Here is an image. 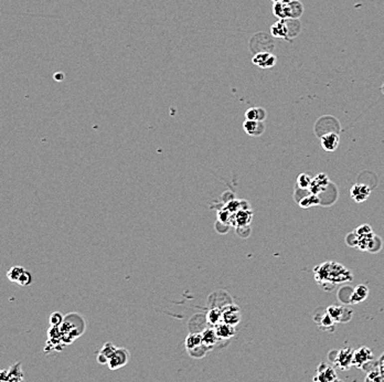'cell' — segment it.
Instances as JSON below:
<instances>
[{
  "mask_svg": "<svg viewBox=\"0 0 384 382\" xmlns=\"http://www.w3.org/2000/svg\"><path fill=\"white\" fill-rule=\"evenodd\" d=\"M316 283L322 291L331 292L337 285H341L353 279L352 272L342 264L335 261H327L314 268Z\"/></svg>",
  "mask_w": 384,
  "mask_h": 382,
  "instance_id": "obj_1",
  "label": "cell"
},
{
  "mask_svg": "<svg viewBox=\"0 0 384 382\" xmlns=\"http://www.w3.org/2000/svg\"><path fill=\"white\" fill-rule=\"evenodd\" d=\"M301 29L300 22L295 19L278 20L270 27V34L275 38L284 39L291 41L299 34Z\"/></svg>",
  "mask_w": 384,
  "mask_h": 382,
  "instance_id": "obj_2",
  "label": "cell"
},
{
  "mask_svg": "<svg viewBox=\"0 0 384 382\" xmlns=\"http://www.w3.org/2000/svg\"><path fill=\"white\" fill-rule=\"evenodd\" d=\"M273 13L278 20H298L304 13V6L299 0H293L290 2H276L273 6Z\"/></svg>",
  "mask_w": 384,
  "mask_h": 382,
  "instance_id": "obj_3",
  "label": "cell"
},
{
  "mask_svg": "<svg viewBox=\"0 0 384 382\" xmlns=\"http://www.w3.org/2000/svg\"><path fill=\"white\" fill-rule=\"evenodd\" d=\"M353 349L351 347H345L339 350H331L328 354V359L335 369L346 371L349 370L352 367V358H353Z\"/></svg>",
  "mask_w": 384,
  "mask_h": 382,
  "instance_id": "obj_4",
  "label": "cell"
},
{
  "mask_svg": "<svg viewBox=\"0 0 384 382\" xmlns=\"http://www.w3.org/2000/svg\"><path fill=\"white\" fill-rule=\"evenodd\" d=\"M376 357L373 355L371 348L363 346L353 353L352 358V367L357 369H361L365 371H369L376 366Z\"/></svg>",
  "mask_w": 384,
  "mask_h": 382,
  "instance_id": "obj_5",
  "label": "cell"
},
{
  "mask_svg": "<svg viewBox=\"0 0 384 382\" xmlns=\"http://www.w3.org/2000/svg\"><path fill=\"white\" fill-rule=\"evenodd\" d=\"M312 318H314L315 323L322 332L334 333L336 330L337 323L330 317V315L327 313V309H324L322 307L316 309Z\"/></svg>",
  "mask_w": 384,
  "mask_h": 382,
  "instance_id": "obj_6",
  "label": "cell"
},
{
  "mask_svg": "<svg viewBox=\"0 0 384 382\" xmlns=\"http://www.w3.org/2000/svg\"><path fill=\"white\" fill-rule=\"evenodd\" d=\"M327 313L330 315V317L335 320L337 324H344L350 322L352 318L353 310L342 305H330L327 307Z\"/></svg>",
  "mask_w": 384,
  "mask_h": 382,
  "instance_id": "obj_7",
  "label": "cell"
},
{
  "mask_svg": "<svg viewBox=\"0 0 384 382\" xmlns=\"http://www.w3.org/2000/svg\"><path fill=\"white\" fill-rule=\"evenodd\" d=\"M252 62L260 69H272L277 63V57L268 51H259L253 57Z\"/></svg>",
  "mask_w": 384,
  "mask_h": 382,
  "instance_id": "obj_8",
  "label": "cell"
},
{
  "mask_svg": "<svg viewBox=\"0 0 384 382\" xmlns=\"http://www.w3.org/2000/svg\"><path fill=\"white\" fill-rule=\"evenodd\" d=\"M337 378V373L334 366L322 363L317 368V374L314 377V382H334Z\"/></svg>",
  "mask_w": 384,
  "mask_h": 382,
  "instance_id": "obj_9",
  "label": "cell"
},
{
  "mask_svg": "<svg viewBox=\"0 0 384 382\" xmlns=\"http://www.w3.org/2000/svg\"><path fill=\"white\" fill-rule=\"evenodd\" d=\"M128 361H129V353H128V350L125 348H120L116 349L107 365H109L110 369L116 370L126 366Z\"/></svg>",
  "mask_w": 384,
  "mask_h": 382,
  "instance_id": "obj_10",
  "label": "cell"
},
{
  "mask_svg": "<svg viewBox=\"0 0 384 382\" xmlns=\"http://www.w3.org/2000/svg\"><path fill=\"white\" fill-rule=\"evenodd\" d=\"M223 322L229 325L237 326L241 322V310L237 305H228L222 312Z\"/></svg>",
  "mask_w": 384,
  "mask_h": 382,
  "instance_id": "obj_11",
  "label": "cell"
},
{
  "mask_svg": "<svg viewBox=\"0 0 384 382\" xmlns=\"http://www.w3.org/2000/svg\"><path fill=\"white\" fill-rule=\"evenodd\" d=\"M328 186H330V180L328 176L326 174H318L315 178H312L308 190L310 191V193H314V195L318 196L320 192L325 191L326 188Z\"/></svg>",
  "mask_w": 384,
  "mask_h": 382,
  "instance_id": "obj_12",
  "label": "cell"
},
{
  "mask_svg": "<svg viewBox=\"0 0 384 382\" xmlns=\"http://www.w3.org/2000/svg\"><path fill=\"white\" fill-rule=\"evenodd\" d=\"M339 135L335 133V131H329V133H326L325 135L321 136L320 144L322 149L328 152H332L339 146Z\"/></svg>",
  "mask_w": 384,
  "mask_h": 382,
  "instance_id": "obj_13",
  "label": "cell"
},
{
  "mask_svg": "<svg viewBox=\"0 0 384 382\" xmlns=\"http://www.w3.org/2000/svg\"><path fill=\"white\" fill-rule=\"evenodd\" d=\"M370 195L371 189L363 183H356L350 189V197L358 203L366 201Z\"/></svg>",
  "mask_w": 384,
  "mask_h": 382,
  "instance_id": "obj_14",
  "label": "cell"
},
{
  "mask_svg": "<svg viewBox=\"0 0 384 382\" xmlns=\"http://www.w3.org/2000/svg\"><path fill=\"white\" fill-rule=\"evenodd\" d=\"M243 129H244L245 133L250 136L259 137L264 134L265 124H264V122L247 120L243 124Z\"/></svg>",
  "mask_w": 384,
  "mask_h": 382,
  "instance_id": "obj_15",
  "label": "cell"
},
{
  "mask_svg": "<svg viewBox=\"0 0 384 382\" xmlns=\"http://www.w3.org/2000/svg\"><path fill=\"white\" fill-rule=\"evenodd\" d=\"M368 296H369V288L366 286V285L363 284L358 285L357 287L352 289L351 296L349 299V305L360 304L363 302V300H366Z\"/></svg>",
  "mask_w": 384,
  "mask_h": 382,
  "instance_id": "obj_16",
  "label": "cell"
},
{
  "mask_svg": "<svg viewBox=\"0 0 384 382\" xmlns=\"http://www.w3.org/2000/svg\"><path fill=\"white\" fill-rule=\"evenodd\" d=\"M116 347L112 343H106L97 354V363L100 365L109 364V360L116 351Z\"/></svg>",
  "mask_w": 384,
  "mask_h": 382,
  "instance_id": "obj_17",
  "label": "cell"
},
{
  "mask_svg": "<svg viewBox=\"0 0 384 382\" xmlns=\"http://www.w3.org/2000/svg\"><path fill=\"white\" fill-rule=\"evenodd\" d=\"M200 334L202 338V344L206 346L208 349L212 348L213 346L217 344V341L219 339L216 329L212 327H206Z\"/></svg>",
  "mask_w": 384,
  "mask_h": 382,
  "instance_id": "obj_18",
  "label": "cell"
},
{
  "mask_svg": "<svg viewBox=\"0 0 384 382\" xmlns=\"http://www.w3.org/2000/svg\"><path fill=\"white\" fill-rule=\"evenodd\" d=\"M214 329H216L217 335L220 339H230L235 335L234 326L229 325L224 322L214 326Z\"/></svg>",
  "mask_w": 384,
  "mask_h": 382,
  "instance_id": "obj_19",
  "label": "cell"
},
{
  "mask_svg": "<svg viewBox=\"0 0 384 382\" xmlns=\"http://www.w3.org/2000/svg\"><path fill=\"white\" fill-rule=\"evenodd\" d=\"M267 117V113L263 108H251L245 112V119L249 121L264 122Z\"/></svg>",
  "mask_w": 384,
  "mask_h": 382,
  "instance_id": "obj_20",
  "label": "cell"
},
{
  "mask_svg": "<svg viewBox=\"0 0 384 382\" xmlns=\"http://www.w3.org/2000/svg\"><path fill=\"white\" fill-rule=\"evenodd\" d=\"M186 348L187 350L190 353V351L197 349L202 346V338H201V334L200 333H191L188 335V337L186 338Z\"/></svg>",
  "mask_w": 384,
  "mask_h": 382,
  "instance_id": "obj_21",
  "label": "cell"
},
{
  "mask_svg": "<svg viewBox=\"0 0 384 382\" xmlns=\"http://www.w3.org/2000/svg\"><path fill=\"white\" fill-rule=\"evenodd\" d=\"M320 203H321L320 198L317 195H314V193H310V192L308 195H306L304 198H301V199L298 201L299 207H301L303 209H309L312 207L319 206Z\"/></svg>",
  "mask_w": 384,
  "mask_h": 382,
  "instance_id": "obj_22",
  "label": "cell"
},
{
  "mask_svg": "<svg viewBox=\"0 0 384 382\" xmlns=\"http://www.w3.org/2000/svg\"><path fill=\"white\" fill-rule=\"evenodd\" d=\"M252 212L250 210H240L235 215V225L238 227L249 226L251 220H252Z\"/></svg>",
  "mask_w": 384,
  "mask_h": 382,
  "instance_id": "obj_23",
  "label": "cell"
},
{
  "mask_svg": "<svg viewBox=\"0 0 384 382\" xmlns=\"http://www.w3.org/2000/svg\"><path fill=\"white\" fill-rule=\"evenodd\" d=\"M207 322L212 326H217L218 324L222 323L223 322L222 310L218 307L210 309V312L207 315Z\"/></svg>",
  "mask_w": 384,
  "mask_h": 382,
  "instance_id": "obj_24",
  "label": "cell"
},
{
  "mask_svg": "<svg viewBox=\"0 0 384 382\" xmlns=\"http://www.w3.org/2000/svg\"><path fill=\"white\" fill-rule=\"evenodd\" d=\"M365 382H383L381 373H380V370L378 369L377 365L373 367L372 369L367 371V376H366V378H365Z\"/></svg>",
  "mask_w": 384,
  "mask_h": 382,
  "instance_id": "obj_25",
  "label": "cell"
},
{
  "mask_svg": "<svg viewBox=\"0 0 384 382\" xmlns=\"http://www.w3.org/2000/svg\"><path fill=\"white\" fill-rule=\"evenodd\" d=\"M24 269H25L24 267L19 266V265L10 267V269L7 272V277H8L9 281L17 283V281H18L19 277H20V275H21L24 272Z\"/></svg>",
  "mask_w": 384,
  "mask_h": 382,
  "instance_id": "obj_26",
  "label": "cell"
},
{
  "mask_svg": "<svg viewBox=\"0 0 384 382\" xmlns=\"http://www.w3.org/2000/svg\"><path fill=\"white\" fill-rule=\"evenodd\" d=\"M312 178L307 174H301L297 178V187L300 189H309Z\"/></svg>",
  "mask_w": 384,
  "mask_h": 382,
  "instance_id": "obj_27",
  "label": "cell"
},
{
  "mask_svg": "<svg viewBox=\"0 0 384 382\" xmlns=\"http://www.w3.org/2000/svg\"><path fill=\"white\" fill-rule=\"evenodd\" d=\"M32 282H33V277L31 273L27 271V269H24V272L20 275V277L17 281V284H19L20 286L25 287V286H29V285H31Z\"/></svg>",
  "mask_w": 384,
  "mask_h": 382,
  "instance_id": "obj_28",
  "label": "cell"
},
{
  "mask_svg": "<svg viewBox=\"0 0 384 382\" xmlns=\"http://www.w3.org/2000/svg\"><path fill=\"white\" fill-rule=\"evenodd\" d=\"M355 232L358 234V236H368V234L373 233L371 227L369 225H362L359 228L355 230Z\"/></svg>",
  "mask_w": 384,
  "mask_h": 382,
  "instance_id": "obj_29",
  "label": "cell"
},
{
  "mask_svg": "<svg viewBox=\"0 0 384 382\" xmlns=\"http://www.w3.org/2000/svg\"><path fill=\"white\" fill-rule=\"evenodd\" d=\"M62 320H63V317L60 313H53L50 317V322L52 324V326H54V327H58V326L62 323Z\"/></svg>",
  "mask_w": 384,
  "mask_h": 382,
  "instance_id": "obj_30",
  "label": "cell"
},
{
  "mask_svg": "<svg viewBox=\"0 0 384 382\" xmlns=\"http://www.w3.org/2000/svg\"><path fill=\"white\" fill-rule=\"evenodd\" d=\"M376 365L378 367V369L380 370L381 376H382V379H383V382H384V353L382 354L381 357L377 360V364Z\"/></svg>",
  "mask_w": 384,
  "mask_h": 382,
  "instance_id": "obj_31",
  "label": "cell"
},
{
  "mask_svg": "<svg viewBox=\"0 0 384 382\" xmlns=\"http://www.w3.org/2000/svg\"><path fill=\"white\" fill-rule=\"evenodd\" d=\"M8 380V371L0 370V382H7Z\"/></svg>",
  "mask_w": 384,
  "mask_h": 382,
  "instance_id": "obj_32",
  "label": "cell"
},
{
  "mask_svg": "<svg viewBox=\"0 0 384 382\" xmlns=\"http://www.w3.org/2000/svg\"><path fill=\"white\" fill-rule=\"evenodd\" d=\"M54 79L55 80H59V81L63 80L64 79V74L63 73H55L54 74Z\"/></svg>",
  "mask_w": 384,
  "mask_h": 382,
  "instance_id": "obj_33",
  "label": "cell"
},
{
  "mask_svg": "<svg viewBox=\"0 0 384 382\" xmlns=\"http://www.w3.org/2000/svg\"><path fill=\"white\" fill-rule=\"evenodd\" d=\"M272 1L274 3H276V2H290V1H293V0H272Z\"/></svg>",
  "mask_w": 384,
  "mask_h": 382,
  "instance_id": "obj_34",
  "label": "cell"
},
{
  "mask_svg": "<svg viewBox=\"0 0 384 382\" xmlns=\"http://www.w3.org/2000/svg\"><path fill=\"white\" fill-rule=\"evenodd\" d=\"M334 382H344V381H342V380H339V379H337L336 381H334Z\"/></svg>",
  "mask_w": 384,
  "mask_h": 382,
  "instance_id": "obj_35",
  "label": "cell"
}]
</instances>
